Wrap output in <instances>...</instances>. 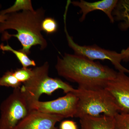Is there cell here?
<instances>
[{"mask_svg":"<svg viewBox=\"0 0 129 129\" xmlns=\"http://www.w3.org/2000/svg\"><path fill=\"white\" fill-rule=\"evenodd\" d=\"M55 68L58 75L77 83L78 87L88 89L105 88L117 73L100 63L67 53L61 57H57Z\"/></svg>","mask_w":129,"mask_h":129,"instance_id":"cell-1","label":"cell"},{"mask_svg":"<svg viewBox=\"0 0 129 129\" xmlns=\"http://www.w3.org/2000/svg\"><path fill=\"white\" fill-rule=\"evenodd\" d=\"M45 14V11L42 8L36 11L7 14V18L0 23V34L3 33L2 40H7L11 37H16L22 47L20 50L27 55L34 46L39 45L41 50H44L47 45L41 32L42 22Z\"/></svg>","mask_w":129,"mask_h":129,"instance_id":"cell-2","label":"cell"},{"mask_svg":"<svg viewBox=\"0 0 129 129\" xmlns=\"http://www.w3.org/2000/svg\"><path fill=\"white\" fill-rule=\"evenodd\" d=\"M78 98L74 117L103 115L114 117L119 112L113 97L105 88L88 89L80 88L74 92Z\"/></svg>","mask_w":129,"mask_h":129,"instance_id":"cell-3","label":"cell"},{"mask_svg":"<svg viewBox=\"0 0 129 129\" xmlns=\"http://www.w3.org/2000/svg\"><path fill=\"white\" fill-rule=\"evenodd\" d=\"M31 111L21 87L14 89L0 105V129H15Z\"/></svg>","mask_w":129,"mask_h":129,"instance_id":"cell-4","label":"cell"},{"mask_svg":"<svg viewBox=\"0 0 129 129\" xmlns=\"http://www.w3.org/2000/svg\"><path fill=\"white\" fill-rule=\"evenodd\" d=\"M49 69L47 62L36 69L29 84V92L32 102L39 101L42 94L50 95L58 89L63 90L66 94L76 91V89L60 79L49 77Z\"/></svg>","mask_w":129,"mask_h":129,"instance_id":"cell-5","label":"cell"},{"mask_svg":"<svg viewBox=\"0 0 129 129\" xmlns=\"http://www.w3.org/2000/svg\"><path fill=\"white\" fill-rule=\"evenodd\" d=\"M66 18L67 15H63L64 32L69 46L73 50L75 55L81 56L92 61L95 60H109L119 72L129 74V70L123 67L121 64L123 59L121 53L105 50L96 45L82 46L75 43L67 31Z\"/></svg>","mask_w":129,"mask_h":129,"instance_id":"cell-6","label":"cell"},{"mask_svg":"<svg viewBox=\"0 0 129 129\" xmlns=\"http://www.w3.org/2000/svg\"><path fill=\"white\" fill-rule=\"evenodd\" d=\"M78 98L74 92H69L57 99L42 102L40 101L30 104L31 110L50 114L61 115L64 118L74 117L76 114Z\"/></svg>","mask_w":129,"mask_h":129,"instance_id":"cell-7","label":"cell"},{"mask_svg":"<svg viewBox=\"0 0 129 129\" xmlns=\"http://www.w3.org/2000/svg\"><path fill=\"white\" fill-rule=\"evenodd\" d=\"M105 89L113 97L119 112H129V76L118 72L114 78L109 81Z\"/></svg>","mask_w":129,"mask_h":129,"instance_id":"cell-8","label":"cell"},{"mask_svg":"<svg viewBox=\"0 0 129 129\" xmlns=\"http://www.w3.org/2000/svg\"><path fill=\"white\" fill-rule=\"evenodd\" d=\"M64 118L61 115L32 110L15 129H58L56 124Z\"/></svg>","mask_w":129,"mask_h":129,"instance_id":"cell-9","label":"cell"},{"mask_svg":"<svg viewBox=\"0 0 129 129\" xmlns=\"http://www.w3.org/2000/svg\"><path fill=\"white\" fill-rule=\"evenodd\" d=\"M117 0H102L90 3L81 0L80 2H71L74 6L80 8V13L82 16L80 19L82 22L85 19L86 15L90 12L99 10L104 12L108 17L111 23L114 22V18L112 15L113 12L117 6Z\"/></svg>","mask_w":129,"mask_h":129,"instance_id":"cell-10","label":"cell"},{"mask_svg":"<svg viewBox=\"0 0 129 129\" xmlns=\"http://www.w3.org/2000/svg\"><path fill=\"white\" fill-rule=\"evenodd\" d=\"M80 129H114V117L107 115L80 118Z\"/></svg>","mask_w":129,"mask_h":129,"instance_id":"cell-11","label":"cell"},{"mask_svg":"<svg viewBox=\"0 0 129 129\" xmlns=\"http://www.w3.org/2000/svg\"><path fill=\"white\" fill-rule=\"evenodd\" d=\"M112 14L115 16L116 20L122 21L119 25L121 30L129 28V0L118 1Z\"/></svg>","mask_w":129,"mask_h":129,"instance_id":"cell-12","label":"cell"},{"mask_svg":"<svg viewBox=\"0 0 129 129\" xmlns=\"http://www.w3.org/2000/svg\"><path fill=\"white\" fill-rule=\"evenodd\" d=\"M0 49L3 51L11 52L14 53L18 60L22 66V68H28L29 67H35L36 63L34 60H31L27 55L21 50H16L11 47L8 44L5 45L3 44L0 45Z\"/></svg>","mask_w":129,"mask_h":129,"instance_id":"cell-13","label":"cell"},{"mask_svg":"<svg viewBox=\"0 0 129 129\" xmlns=\"http://www.w3.org/2000/svg\"><path fill=\"white\" fill-rule=\"evenodd\" d=\"M34 11L32 7V2L30 0H17L14 5L7 9L0 11V14H6L18 12L19 11Z\"/></svg>","mask_w":129,"mask_h":129,"instance_id":"cell-14","label":"cell"},{"mask_svg":"<svg viewBox=\"0 0 129 129\" xmlns=\"http://www.w3.org/2000/svg\"><path fill=\"white\" fill-rule=\"evenodd\" d=\"M21 84L14 76L13 70L7 71L0 78V86L11 87L14 89L19 88Z\"/></svg>","mask_w":129,"mask_h":129,"instance_id":"cell-15","label":"cell"},{"mask_svg":"<svg viewBox=\"0 0 129 129\" xmlns=\"http://www.w3.org/2000/svg\"><path fill=\"white\" fill-rule=\"evenodd\" d=\"M114 129H129V112H119L114 116Z\"/></svg>","mask_w":129,"mask_h":129,"instance_id":"cell-16","label":"cell"},{"mask_svg":"<svg viewBox=\"0 0 129 129\" xmlns=\"http://www.w3.org/2000/svg\"><path fill=\"white\" fill-rule=\"evenodd\" d=\"M14 76L20 83H26L30 79L33 74V69L28 68L17 69L14 71Z\"/></svg>","mask_w":129,"mask_h":129,"instance_id":"cell-17","label":"cell"},{"mask_svg":"<svg viewBox=\"0 0 129 129\" xmlns=\"http://www.w3.org/2000/svg\"><path fill=\"white\" fill-rule=\"evenodd\" d=\"M42 30L48 34H53L57 31L58 24L54 19L51 17L44 18L42 22Z\"/></svg>","mask_w":129,"mask_h":129,"instance_id":"cell-18","label":"cell"},{"mask_svg":"<svg viewBox=\"0 0 129 129\" xmlns=\"http://www.w3.org/2000/svg\"><path fill=\"white\" fill-rule=\"evenodd\" d=\"M60 129H78L76 122L72 120H64L61 122Z\"/></svg>","mask_w":129,"mask_h":129,"instance_id":"cell-19","label":"cell"},{"mask_svg":"<svg viewBox=\"0 0 129 129\" xmlns=\"http://www.w3.org/2000/svg\"><path fill=\"white\" fill-rule=\"evenodd\" d=\"M123 56V61L125 62L129 61V47L127 49L122 50L121 53Z\"/></svg>","mask_w":129,"mask_h":129,"instance_id":"cell-20","label":"cell"},{"mask_svg":"<svg viewBox=\"0 0 129 129\" xmlns=\"http://www.w3.org/2000/svg\"><path fill=\"white\" fill-rule=\"evenodd\" d=\"M7 18V14L2 15L0 14V23L3 22Z\"/></svg>","mask_w":129,"mask_h":129,"instance_id":"cell-21","label":"cell"}]
</instances>
